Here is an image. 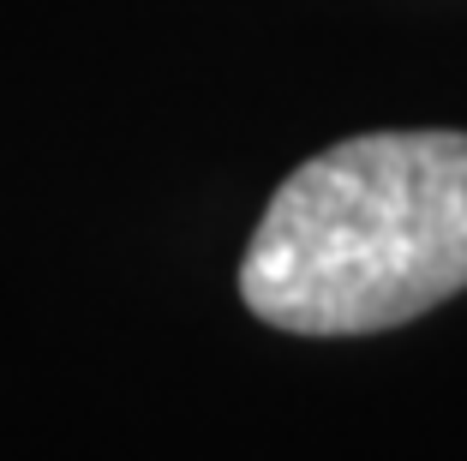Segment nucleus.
<instances>
[{
    "mask_svg": "<svg viewBox=\"0 0 467 461\" xmlns=\"http://www.w3.org/2000/svg\"><path fill=\"white\" fill-rule=\"evenodd\" d=\"M467 288V132H359L275 186L240 299L288 336H371Z\"/></svg>",
    "mask_w": 467,
    "mask_h": 461,
    "instance_id": "obj_1",
    "label": "nucleus"
}]
</instances>
